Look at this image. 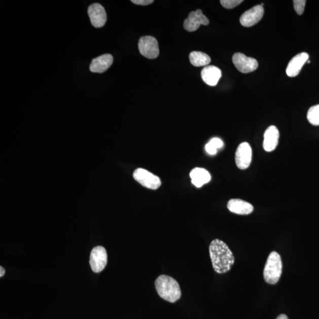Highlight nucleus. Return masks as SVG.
Instances as JSON below:
<instances>
[{
	"instance_id": "7",
	"label": "nucleus",
	"mask_w": 319,
	"mask_h": 319,
	"mask_svg": "<svg viewBox=\"0 0 319 319\" xmlns=\"http://www.w3.org/2000/svg\"><path fill=\"white\" fill-rule=\"evenodd\" d=\"M108 256L104 247L97 246L91 251L89 264L92 270L96 273L101 272L107 266Z\"/></svg>"
},
{
	"instance_id": "20",
	"label": "nucleus",
	"mask_w": 319,
	"mask_h": 319,
	"mask_svg": "<svg viewBox=\"0 0 319 319\" xmlns=\"http://www.w3.org/2000/svg\"><path fill=\"white\" fill-rule=\"evenodd\" d=\"M306 3L305 0H294V8H295L296 13L298 14L299 15H302L303 14Z\"/></svg>"
},
{
	"instance_id": "27",
	"label": "nucleus",
	"mask_w": 319,
	"mask_h": 319,
	"mask_svg": "<svg viewBox=\"0 0 319 319\" xmlns=\"http://www.w3.org/2000/svg\"><path fill=\"white\" fill-rule=\"evenodd\" d=\"M307 63H310V60H308V61H307Z\"/></svg>"
},
{
	"instance_id": "6",
	"label": "nucleus",
	"mask_w": 319,
	"mask_h": 319,
	"mask_svg": "<svg viewBox=\"0 0 319 319\" xmlns=\"http://www.w3.org/2000/svg\"><path fill=\"white\" fill-rule=\"evenodd\" d=\"M232 62L236 69L243 74L253 73L259 66V63L256 59L246 56L241 53H235L232 57Z\"/></svg>"
},
{
	"instance_id": "5",
	"label": "nucleus",
	"mask_w": 319,
	"mask_h": 319,
	"mask_svg": "<svg viewBox=\"0 0 319 319\" xmlns=\"http://www.w3.org/2000/svg\"><path fill=\"white\" fill-rule=\"evenodd\" d=\"M133 178L136 181L144 187L156 190L160 187V179L144 168H138L133 173Z\"/></svg>"
},
{
	"instance_id": "16",
	"label": "nucleus",
	"mask_w": 319,
	"mask_h": 319,
	"mask_svg": "<svg viewBox=\"0 0 319 319\" xmlns=\"http://www.w3.org/2000/svg\"><path fill=\"white\" fill-rule=\"evenodd\" d=\"M202 80L207 85L216 86L222 77V72L217 66L210 65L203 68L201 72Z\"/></svg>"
},
{
	"instance_id": "19",
	"label": "nucleus",
	"mask_w": 319,
	"mask_h": 319,
	"mask_svg": "<svg viewBox=\"0 0 319 319\" xmlns=\"http://www.w3.org/2000/svg\"><path fill=\"white\" fill-rule=\"evenodd\" d=\"M307 118L311 124L315 126L319 125V104L310 108L307 112Z\"/></svg>"
},
{
	"instance_id": "17",
	"label": "nucleus",
	"mask_w": 319,
	"mask_h": 319,
	"mask_svg": "<svg viewBox=\"0 0 319 319\" xmlns=\"http://www.w3.org/2000/svg\"><path fill=\"white\" fill-rule=\"evenodd\" d=\"M192 183L197 188H200L211 180V175L205 168L196 167L190 173Z\"/></svg>"
},
{
	"instance_id": "14",
	"label": "nucleus",
	"mask_w": 319,
	"mask_h": 319,
	"mask_svg": "<svg viewBox=\"0 0 319 319\" xmlns=\"http://www.w3.org/2000/svg\"><path fill=\"white\" fill-rule=\"evenodd\" d=\"M279 137L278 128L274 125L269 127L264 134L263 148L267 152H271L277 148Z\"/></svg>"
},
{
	"instance_id": "12",
	"label": "nucleus",
	"mask_w": 319,
	"mask_h": 319,
	"mask_svg": "<svg viewBox=\"0 0 319 319\" xmlns=\"http://www.w3.org/2000/svg\"><path fill=\"white\" fill-rule=\"evenodd\" d=\"M309 56L308 53L303 52L298 54L288 64L286 69V74L289 77H295L297 76L302 70L304 64L309 60Z\"/></svg>"
},
{
	"instance_id": "13",
	"label": "nucleus",
	"mask_w": 319,
	"mask_h": 319,
	"mask_svg": "<svg viewBox=\"0 0 319 319\" xmlns=\"http://www.w3.org/2000/svg\"><path fill=\"white\" fill-rule=\"evenodd\" d=\"M113 56L110 54H105L92 60L89 69L93 73H105L113 63Z\"/></svg>"
},
{
	"instance_id": "8",
	"label": "nucleus",
	"mask_w": 319,
	"mask_h": 319,
	"mask_svg": "<svg viewBox=\"0 0 319 319\" xmlns=\"http://www.w3.org/2000/svg\"><path fill=\"white\" fill-rule=\"evenodd\" d=\"M252 160V149L248 143L243 142L238 147L235 153V162L239 169L249 167Z\"/></svg>"
},
{
	"instance_id": "21",
	"label": "nucleus",
	"mask_w": 319,
	"mask_h": 319,
	"mask_svg": "<svg viewBox=\"0 0 319 319\" xmlns=\"http://www.w3.org/2000/svg\"><path fill=\"white\" fill-rule=\"evenodd\" d=\"M243 2L242 0H221V5L225 9H234Z\"/></svg>"
},
{
	"instance_id": "11",
	"label": "nucleus",
	"mask_w": 319,
	"mask_h": 319,
	"mask_svg": "<svg viewBox=\"0 0 319 319\" xmlns=\"http://www.w3.org/2000/svg\"><path fill=\"white\" fill-rule=\"evenodd\" d=\"M88 13L93 26L101 28L104 26L107 20V13L104 7L100 4H92L89 7Z\"/></svg>"
},
{
	"instance_id": "15",
	"label": "nucleus",
	"mask_w": 319,
	"mask_h": 319,
	"mask_svg": "<svg viewBox=\"0 0 319 319\" xmlns=\"http://www.w3.org/2000/svg\"><path fill=\"white\" fill-rule=\"evenodd\" d=\"M228 209L230 212L242 215L252 214L254 207L252 204L239 199H232L229 200Z\"/></svg>"
},
{
	"instance_id": "2",
	"label": "nucleus",
	"mask_w": 319,
	"mask_h": 319,
	"mask_svg": "<svg viewBox=\"0 0 319 319\" xmlns=\"http://www.w3.org/2000/svg\"><path fill=\"white\" fill-rule=\"evenodd\" d=\"M157 293L161 298L168 302L175 303L180 299L182 293L179 283L170 276L161 275L155 281Z\"/></svg>"
},
{
	"instance_id": "18",
	"label": "nucleus",
	"mask_w": 319,
	"mask_h": 319,
	"mask_svg": "<svg viewBox=\"0 0 319 319\" xmlns=\"http://www.w3.org/2000/svg\"><path fill=\"white\" fill-rule=\"evenodd\" d=\"M189 60L192 65L196 67L205 66L211 62L210 57L207 54L198 51L191 52Z\"/></svg>"
},
{
	"instance_id": "26",
	"label": "nucleus",
	"mask_w": 319,
	"mask_h": 319,
	"mask_svg": "<svg viewBox=\"0 0 319 319\" xmlns=\"http://www.w3.org/2000/svg\"><path fill=\"white\" fill-rule=\"evenodd\" d=\"M276 319H289L288 316H286V314H282L279 315V316Z\"/></svg>"
},
{
	"instance_id": "25",
	"label": "nucleus",
	"mask_w": 319,
	"mask_h": 319,
	"mask_svg": "<svg viewBox=\"0 0 319 319\" xmlns=\"http://www.w3.org/2000/svg\"><path fill=\"white\" fill-rule=\"evenodd\" d=\"M6 273V270L5 268L2 266L0 267V277H2L4 275H5Z\"/></svg>"
},
{
	"instance_id": "22",
	"label": "nucleus",
	"mask_w": 319,
	"mask_h": 319,
	"mask_svg": "<svg viewBox=\"0 0 319 319\" xmlns=\"http://www.w3.org/2000/svg\"><path fill=\"white\" fill-rule=\"evenodd\" d=\"M217 149L222 148L224 146V143L220 138H214L209 141Z\"/></svg>"
},
{
	"instance_id": "9",
	"label": "nucleus",
	"mask_w": 319,
	"mask_h": 319,
	"mask_svg": "<svg viewBox=\"0 0 319 319\" xmlns=\"http://www.w3.org/2000/svg\"><path fill=\"white\" fill-rule=\"evenodd\" d=\"M209 23V19L204 15L201 10L198 9L189 14L188 19L184 21V27L185 30L192 32L198 30L201 25L207 26Z\"/></svg>"
},
{
	"instance_id": "24",
	"label": "nucleus",
	"mask_w": 319,
	"mask_h": 319,
	"mask_svg": "<svg viewBox=\"0 0 319 319\" xmlns=\"http://www.w3.org/2000/svg\"><path fill=\"white\" fill-rule=\"evenodd\" d=\"M206 151L210 155H214L217 153V149L209 142L205 146Z\"/></svg>"
},
{
	"instance_id": "10",
	"label": "nucleus",
	"mask_w": 319,
	"mask_h": 319,
	"mask_svg": "<svg viewBox=\"0 0 319 319\" xmlns=\"http://www.w3.org/2000/svg\"><path fill=\"white\" fill-rule=\"evenodd\" d=\"M264 14V9L263 6L261 5L254 6L252 9L242 14L240 17V23L243 27H252L262 19Z\"/></svg>"
},
{
	"instance_id": "4",
	"label": "nucleus",
	"mask_w": 319,
	"mask_h": 319,
	"mask_svg": "<svg viewBox=\"0 0 319 319\" xmlns=\"http://www.w3.org/2000/svg\"><path fill=\"white\" fill-rule=\"evenodd\" d=\"M139 52L143 56L150 59L157 58L159 55V48L157 39L150 36L143 37L138 42Z\"/></svg>"
},
{
	"instance_id": "23",
	"label": "nucleus",
	"mask_w": 319,
	"mask_h": 319,
	"mask_svg": "<svg viewBox=\"0 0 319 319\" xmlns=\"http://www.w3.org/2000/svg\"><path fill=\"white\" fill-rule=\"evenodd\" d=\"M131 2L137 5L148 6L151 5L154 1L153 0H132Z\"/></svg>"
},
{
	"instance_id": "1",
	"label": "nucleus",
	"mask_w": 319,
	"mask_h": 319,
	"mask_svg": "<svg viewBox=\"0 0 319 319\" xmlns=\"http://www.w3.org/2000/svg\"><path fill=\"white\" fill-rule=\"evenodd\" d=\"M209 254L214 270L218 274H224L231 270L235 263V257L228 246L221 240L211 242Z\"/></svg>"
},
{
	"instance_id": "3",
	"label": "nucleus",
	"mask_w": 319,
	"mask_h": 319,
	"mask_svg": "<svg viewBox=\"0 0 319 319\" xmlns=\"http://www.w3.org/2000/svg\"><path fill=\"white\" fill-rule=\"evenodd\" d=\"M282 264L280 256L275 252L269 255L264 269V278L268 284L275 285L280 278Z\"/></svg>"
}]
</instances>
